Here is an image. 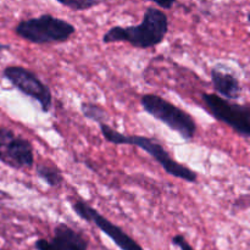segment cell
I'll list each match as a JSON object with an SVG mask.
<instances>
[{
  "mask_svg": "<svg viewBox=\"0 0 250 250\" xmlns=\"http://www.w3.org/2000/svg\"><path fill=\"white\" fill-rule=\"evenodd\" d=\"M80 109L85 119L90 120V121H94L95 124L98 125H107V121H109V114H107L106 110L103 106H100V105L95 104V103L85 102L81 104Z\"/></svg>",
  "mask_w": 250,
  "mask_h": 250,
  "instance_id": "12",
  "label": "cell"
},
{
  "mask_svg": "<svg viewBox=\"0 0 250 250\" xmlns=\"http://www.w3.org/2000/svg\"><path fill=\"white\" fill-rule=\"evenodd\" d=\"M71 207L80 219L87 221L88 224L94 225L98 229L106 234L121 250H144L136 239L132 238L121 227L110 221L103 214H100L95 208H93L85 200L76 199Z\"/></svg>",
  "mask_w": 250,
  "mask_h": 250,
  "instance_id": "7",
  "label": "cell"
},
{
  "mask_svg": "<svg viewBox=\"0 0 250 250\" xmlns=\"http://www.w3.org/2000/svg\"><path fill=\"white\" fill-rule=\"evenodd\" d=\"M211 83L212 88L219 97L229 100V102H236L242 95V83L237 78V76L232 72H227L222 68L214 67L211 70Z\"/></svg>",
  "mask_w": 250,
  "mask_h": 250,
  "instance_id": "10",
  "label": "cell"
},
{
  "mask_svg": "<svg viewBox=\"0 0 250 250\" xmlns=\"http://www.w3.org/2000/svg\"><path fill=\"white\" fill-rule=\"evenodd\" d=\"M0 250H2V249H0Z\"/></svg>",
  "mask_w": 250,
  "mask_h": 250,
  "instance_id": "17",
  "label": "cell"
},
{
  "mask_svg": "<svg viewBox=\"0 0 250 250\" xmlns=\"http://www.w3.org/2000/svg\"><path fill=\"white\" fill-rule=\"evenodd\" d=\"M0 161L14 170L33 167V146L12 129L0 126Z\"/></svg>",
  "mask_w": 250,
  "mask_h": 250,
  "instance_id": "8",
  "label": "cell"
},
{
  "mask_svg": "<svg viewBox=\"0 0 250 250\" xmlns=\"http://www.w3.org/2000/svg\"><path fill=\"white\" fill-rule=\"evenodd\" d=\"M99 128L100 132H102V136L104 137L107 143H111L114 146H137V148L146 151L149 156H151L167 175L188 183L198 182L199 175L195 171H193L192 168L176 161L171 156V154L166 150L165 146L161 144L158 139L139 136V134L122 133V132H119L117 129H114L109 125L105 124L99 125Z\"/></svg>",
  "mask_w": 250,
  "mask_h": 250,
  "instance_id": "2",
  "label": "cell"
},
{
  "mask_svg": "<svg viewBox=\"0 0 250 250\" xmlns=\"http://www.w3.org/2000/svg\"><path fill=\"white\" fill-rule=\"evenodd\" d=\"M89 242L82 232L67 224L56 225L50 239L41 238L34 243L36 250H88Z\"/></svg>",
  "mask_w": 250,
  "mask_h": 250,
  "instance_id": "9",
  "label": "cell"
},
{
  "mask_svg": "<svg viewBox=\"0 0 250 250\" xmlns=\"http://www.w3.org/2000/svg\"><path fill=\"white\" fill-rule=\"evenodd\" d=\"M142 109L185 141H192L197 134V122L190 114L158 94L148 93L141 97Z\"/></svg>",
  "mask_w": 250,
  "mask_h": 250,
  "instance_id": "4",
  "label": "cell"
},
{
  "mask_svg": "<svg viewBox=\"0 0 250 250\" xmlns=\"http://www.w3.org/2000/svg\"><path fill=\"white\" fill-rule=\"evenodd\" d=\"M7 49H10V45H7V44H0V50H7Z\"/></svg>",
  "mask_w": 250,
  "mask_h": 250,
  "instance_id": "16",
  "label": "cell"
},
{
  "mask_svg": "<svg viewBox=\"0 0 250 250\" xmlns=\"http://www.w3.org/2000/svg\"><path fill=\"white\" fill-rule=\"evenodd\" d=\"M58 4L62 6L68 7L72 11H85L92 7L102 5L103 1H97V0H58Z\"/></svg>",
  "mask_w": 250,
  "mask_h": 250,
  "instance_id": "13",
  "label": "cell"
},
{
  "mask_svg": "<svg viewBox=\"0 0 250 250\" xmlns=\"http://www.w3.org/2000/svg\"><path fill=\"white\" fill-rule=\"evenodd\" d=\"M205 109L216 121L233 129L242 138L250 137V107L247 104L229 102L215 93H203Z\"/></svg>",
  "mask_w": 250,
  "mask_h": 250,
  "instance_id": "5",
  "label": "cell"
},
{
  "mask_svg": "<svg viewBox=\"0 0 250 250\" xmlns=\"http://www.w3.org/2000/svg\"><path fill=\"white\" fill-rule=\"evenodd\" d=\"M177 2L176 1H154V5H155V7H158V9L160 10H171L173 7V5H176Z\"/></svg>",
  "mask_w": 250,
  "mask_h": 250,
  "instance_id": "15",
  "label": "cell"
},
{
  "mask_svg": "<svg viewBox=\"0 0 250 250\" xmlns=\"http://www.w3.org/2000/svg\"><path fill=\"white\" fill-rule=\"evenodd\" d=\"M36 175L45 182L49 187L58 188L63 183V176L56 165L51 164H38L36 165Z\"/></svg>",
  "mask_w": 250,
  "mask_h": 250,
  "instance_id": "11",
  "label": "cell"
},
{
  "mask_svg": "<svg viewBox=\"0 0 250 250\" xmlns=\"http://www.w3.org/2000/svg\"><path fill=\"white\" fill-rule=\"evenodd\" d=\"M171 242H172L173 246L177 247L180 250H194L192 244L186 239V237L183 234H176V236L172 237Z\"/></svg>",
  "mask_w": 250,
  "mask_h": 250,
  "instance_id": "14",
  "label": "cell"
},
{
  "mask_svg": "<svg viewBox=\"0 0 250 250\" xmlns=\"http://www.w3.org/2000/svg\"><path fill=\"white\" fill-rule=\"evenodd\" d=\"M2 76L12 87L36 100L42 107V111H50L54 104L53 92L49 85L38 77L37 73L23 66L14 65L5 67L2 70Z\"/></svg>",
  "mask_w": 250,
  "mask_h": 250,
  "instance_id": "6",
  "label": "cell"
},
{
  "mask_svg": "<svg viewBox=\"0 0 250 250\" xmlns=\"http://www.w3.org/2000/svg\"><path fill=\"white\" fill-rule=\"evenodd\" d=\"M14 32L28 43L45 45L67 42L76 33V27L65 19L43 14L20 21Z\"/></svg>",
  "mask_w": 250,
  "mask_h": 250,
  "instance_id": "3",
  "label": "cell"
},
{
  "mask_svg": "<svg viewBox=\"0 0 250 250\" xmlns=\"http://www.w3.org/2000/svg\"><path fill=\"white\" fill-rule=\"evenodd\" d=\"M168 17L165 11L155 6H148L142 22L134 26H115L102 37L104 44L128 43L133 48L150 49L164 42L168 33Z\"/></svg>",
  "mask_w": 250,
  "mask_h": 250,
  "instance_id": "1",
  "label": "cell"
}]
</instances>
